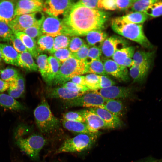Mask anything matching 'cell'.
Listing matches in <instances>:
<instances>
[{
	"label": "cell",
	"mask_w": 162,
	"mask_h": 162,
	"mask_svg": "<svg viewBox=\"0 0 162 162\" xmlns=\"http://www.w3.org/2000/svg\"><path fill=\"white\" fill-rule=\"evenodd\" d=\"M108 18L106 12L75 3L63 15L62 34L84 36L92 31L102 30Z\"/></svg>",
	"instance_id": "obj_1"
},
{
	"label": "cell",
	"mask_w": 162,
	"mask_h": 162,
	"mask_svg": "<svg viewBox=\"0 0 162 162\" xmlns=\"http://www.w3.org/2000/svg\"><path fill=\"white\" fill-rule=\"evenodd\" d=\"M111 25L113 31L118 34L145 48L150 50L154 48V46L144 34L142 24L125 23L117 17L112 20Z\"/></svg>",
	"instance_id": "obj_2"
},
{
	"label": "cell",
	"mask_w": 162,
	"mask_h": 162,
	"mask_svg": "<svg viewBox=\"0 0 162 162\" xmlns=\"http://www.w3.org/2000/svg\"><path fill=\"white\" fill-rule=\"evenodd\" d=\"M88 62L73 57L62 63L53 81L52 85H63L73 77L87 73Z\"/></svg>",
	"instance_id": "obj_3"
},
{
	"label": "cell",
	"mask_w": 162,
	"mask_h": 162,
	"mask_svg": "<svg viewBox=\"0 0 162 162\" xmlns=\"http://www.w3.org/2000/svg\"><path fill=\"white\" fill-rule=\"evenodd\" d=\"M34 115L38 127L43 133H51L59 127V120L53 115L44 98L35 109Z\"/></svg>",
	"instance_id": "obj_4"
},
{
	"label": "cell",
	"mask_w": 162,
	"mask_h": 162,
	"mask_svg": "<svg viewBox=\"0 0 162 162\" xmlns=\"http://www.w3.org/2000/svg\"><path fill=\"white\" fill-rule=\"evenodd\" d=\"M99 133L79 134L65 140L56 150V153L80 152L89 148L94 143Z\"/></svg>",
	"instance_id": "obj_5"
},
{
	"label": "cell",
	"mask_w": 162,
	"mask_h": 162,
	"mask_svg": "<svg viewBox=\"0 0 162 162\" xmlns=\"http://www.w3.org/2000/svg\"><path fill=\"white\" fill-rule=\"evenodd\" d=\"M46 142L45 139L39 134H33L27 138H19L16 141V144L21 151L34 159L38 158Z\"/></svg>",
	"instance_id": "obj_6"
},
{
	"label": "cell",
	"mask_w": 162,
	"mask_h": 162,
	"mask_svg": "<svg viewBox=\"0 0 162 162\" xmlns=\"http://www.w3.org/2000/svg\"><path fill=\"white\" fill-rule=\"evenodd\" d=\"M106 99L97 91L86 92L81 96L72 100H67L65 102L66 107L82 106L90 108H102Z\"/></svg>",
	"instance_id": "obj_7"
},
{
	"label": "cell",
	"mask_w": 162,
	"mask_h": 162,
	"mask_svg": "<svg viewBox=\"0 0 162 162\" xmlns=\"http://www.w3.org/2000/svg\"><path fill=\"white\" fill-rule=\"evenodd\" d=\"M44 18L43 14L38 12L16 16L8 24L14 33L22 32L37 22L43 21Z\"/></svg>",
	"instance_id": "obj_8"
},
{
	"label": "cell",
	"mask_w": 162,
	"mask_h": 162,
	"mask_svg": "<svg viewBox=\"0 0 162 162\" xmlns=\"http://www.w3.org/2000/svg\"><path fill=\"white\" fill-rule=\"evenodd\" d=\"M75 4L72 0H46L44 3L43 10L50 16L57 17L63 15Z\"/></svg>",
	"instance_id": "obj_9"
},
{
	"label": "cell",
	"mask_w": 162,
	"mask_h": 162,
	"mask_svg": "<svg viewBox=\"0 0 162 162\" xmlns=\"http://www.w3.org/2000/svg\"><path fill=\"white\" fill-rule=\"evenodd\" d=\"M128 43L121 37L113 35L108 37L100 46L102 53L106 58H112L118 50L127 46Z\"/></svg>",
	"instance_id": "obj_10"
},
{
	"label": "cell",
	"mask_w": 162,
	"mask_h": 162,
	"mask_svg": "<svg viewBox=\"0 0 162 162\" xmlns=\"http://www.w3.org/2000/svg\"><path fill=\"white\" fill-rule=\"evenodd\" d=\"M85 120L89 131L92 133H99L101 129H111L98 115L90 110L79 111Z\"/></svg>",
	"instance_id": "obj_11"
},
{
	"label": "cell",
	"mask_w": 162,
	"mask_h": 162,
	"mask_svg": "<svg viewBox=\"0 0 162 162\" xmlns=\"http://www.w3.org/2000/svg\"><path fill=\"white\" fill-rule=\"evenodd\" d=\"M44 2L40 0L16 1L15 17L20 15L41 12Z\"/></svg>",
	"instance_id": "obj_12"
},
{
	"label": "cell",
	"mask_w": 162,
	"mask_h": 162,
	"mask_svg": "<svg viewBox=\"0 0 162 162\" xmlns=\"http://www.w3.org/2000/svg\"><path fill=\"white\" fill-rule=\"evenodd\" d=\"M105 71L118 80L127 82L129 79L127 68L117 64L112 59L106 58L103 62Z\"/></svg>",
	"instance_id": "obj_13"
},
{
	"label": "cell",
	"mask_w": 162,
	"mask_h": 162,
	"mask_svg": "<svg viewBox=\"0 0 162 162\" xmlns=\"http://www.w3.org/2000/svg\"><path fill=\"white\" fill-rule=\"evenodd\" d=\"M42 35L55 37L62 34L63 28L62 21L58 18L49 16L45 18L41 26Z\"/></svg>",
	"instance_id": "obj_14"
},
{
	"label": "cell",
	"mask_w": 162,
	"mask_h": 162,
	"mask_svg": "<svg viewBox=\"0 0 162 162\" xmlns=\"http://www.w3.org/2000/svg\"><path fill=\"white\" fill-rule=\"evenodd\" d=\"M98 92L105 99H118L130 98L132 96L133 91L130 87L114 85L100 89Z\"/></svg>",
	"instance_id": "obj_15"
},
{
	"label": "cell",
	"mask_w": 162,
	"mask_h": 162,
	"mask_svg": "<svg viewBox=\"0 0 162 162\" xmlns=\"http://www.w3.org/2000/svg\"><path fill=\"white\" fill-rule=\"evenodd\" d=\"M89 110L98 115L111 129L119 128L122 125L119 117L104 108L94 107Z\"/></svg>",
	"instance_id": "obj_16"
},
{
	"label": "cell",
	"mask_w": 162,
	"mask_h": 162,
	"mask_svg": "<svg viewBox=\"0 0 162 162\" xmlns=\"http://www.w3.org/2000/svg\"><path fill=\"white\" fill-rule=\"evenodd\" d=\"M16 1H0V21L7 24L15 17Z\"/></svg>",
	"instance_id": "obj_17"
},
{
	"label": "cell",
	"mask_w": 162,
	"mask_h": 162,
	"mask_svg": "<svg viewBox=\"0 0 162 162\" xmlns=\"http://www.w3.org/2000/svg\"><path fill=\"white\" fill-rule=\"evenodd\" d=\"M84 93L74 92L62 86L50 88L48 91L47 96L52 98H61L66 100L79 97Z\"/></svg>",
	"instance_id": "obj_18"
},
{
	"label": "cell",
	"mask_w": 162,
	"mask_h": 162,
	"mask_svg": "<svg viewBox=\"0 0 162 162\" xmlns=\"http://www.w3.org/2000/svg\"><path fill=\"white\" fill-rule=\"evenodd\" d=\"M0 52L2 59L5 63L18 66L19 53L13 46L6 44L0 43Z\"/></svg>",
	"instance_id": "obj_19"
},
{
	"label": "cell",
	"mask_w": 162,
	"mask_h": 162,
	"mask_svg": "<svg viewBox=\"0 0 162 162\" xmlns=\"http://www.w3.org/2000/svg\"><path fill=\"white\" fill-rule=\"evenodd\" d=\"M9 83V87L7 90L8 94L15 99L20 98L23 95L25 84L24 78L21 74L16 80Z\"/></svg>",
	"instance_id": "obj_20"
},
{
	"label": "cell",
	"mask_w": 162,
	"mask_h": 162,
	"mask_svg": "<svg viewBox=\"0 0 162 162\" xmlns=\"http://www.w3.org/2000/svg\"><path fill=\"white\" fill-rule=\"evenodd\" d=\"M155 56V52L138 50L135 52L133 57L134 65L151 67Z\"/></svg>",
	"instance_id": "obj_21"
},
{
	"label": "cell",
	"mask_w": 162,
	"mask_h": 162,
	"mask_svg": "<svg viewBox=\"0 0 162 162\" xmlns=\"http://www.w3.org/2000/svg\"><path fill=\"white\" fill-rule=\"evenodd\" d=\"M48 68L45 81L49 86L52 85L53 81L62 65L61 63L53 56L48 58Z\"/></svg>",
	"instance_id": "obj_22"
},
{
	"label": "cell",
	"mask_w": 162,
	"mask_h": 162,
	"mask_svg": "<svg viewBox=\"0 0 162 162\" xmlns=\"http://www.w3.org/2000/svg\"><path fill=\"white\" fill-rule=\"evenodd\" d=\"M17 64L18 67L29 71H36L38 69L32 56L28 51L19 54Z\"/></svg>",
	"instance_id": "obj_23"
},
{
	"label": "cell",
	"mask_w": 162,
	"mask_h": 162,
	"mask_svg": "<svg viewBox=\"0 0 162 162\" xmlns=\"http://www.w3.org/2000/svg\"><path fill=\"white\" fill-rule=\"evenodd\" d=\"M14 33L21 39L28 52L31 54L33 57L36 59L40 52L36 44V40L23 32Z\"/></svg>",
	"instance_id": "obj_24"
},
{
	"label": "cell",
	"mask_w": 162,
	"mask_h": 162,
	"mask_svg": "<svg viewBox=\"0 0 162 162\" xmlns=\"http://www.w3.org/2000/svg\"><path fill=\"white\" fill-rule=\"evenodd\" d=\"M151 68L146 65L132 66L130 69L129 74L134 82L142 83L144 82Z\"/></svg>",
	"instance_id": "obj_25"
},
{
	"label": "cell",
	"mask_w": 162,
	"mask_h": 162,
	"mask_svg": "<svg viewBox=\"0 0 162 162\" xmlns=\"http://www.w3.org/2000/svg\"><path fill=\"white\" fill-rule=\"evenodd\" d=\"M0 106L10 110H21L24 106L8 94H0Z\"/></svg>",
	"instance_id": "obj_26"
},
{
	"label": "cell",
	"mask_w": 162,
	"mask_h": 162,
	"mask_svg": "<svg viewBox=\"0 0 162 162\" xmlns=\"http://www.w3.org/2000/svg\"><path fill=\"white\" fill-rule=\"evenodd\" d=\"M135 51L134 46H127L117 51L112 58L118 64L123 66L125 61L128 58H133Z\"/></svg>",
	"instance_id": "obj_27"
},
{
	"label": "cell",
	"mask_w": 162,
	"mask_h": 162,
	"mask_svg": "<svg viewBox=\"0 0 162 162\" xmlns=\"http://www.w3.org/2000/svg\"><path fill=\"white\" fill-rule=\"evenodd\" d=\"M62 124L64 128L73 132L79 134H95L92 133L89 131L85 123L68 121L63 119Z\"/></svg>",
	"instance_id": "obj_28"
},
{
	"label": "cell",
	"mask_w": 162,
	"mask_h": 162,
	"mask_svg": "<svg viewBox=\"0 0 162 162\" xmlns=\"http://www.w3.org/2000/svg\"><path fill=\"white\" fill-rule=\"evenodd\" d=\"M117 18L125 23L142 24L149 17L145 13L134 12Z\"/></svg>",
	"instance_id": "obj_29"
},
{
	"label": "cell",
	"mask_w": 162,
	"mask_h": 162,
	"mask_svg": "<svg viewBox=\"0 0 162 162\" xmlns=\"http://www.w3.org/2000/svg\"><path fill=\"white\" fill-rule=\"evenodd\" d=\"M86 36L88 45L92 46H97V45L98 44L101 46L104 41L108 38L107 34L101 30L92 31Z\"/></svg>",
	"instance_id": "obj_30"
},
{
	"label": "cell",
	"mask_w": 162,
	"mask_h": 162,
	"mask_svg": "<svg viewBox=\"0 0 162 162\" xmlns=\"http://www.w3.org/2000/svg\"><path fill=\"white\" fill-rule=\"evenodd\" d=\"M101 108L119 117L122 114L124 107L122 102L118 99H106Z\"/></svg>",
	"instance_id": "obj_31"
},
{
	"label": "cell",
	"mask_w": 162,
	"mask_h": 162,
	"mask_svg": "<svg viewBox=\"0 0 162 162\" xmlns=\"http://www.w3.org/2000/svg\"><path fill=\"white\" fill-rule=\"evenodd\" d=\"M54 43V38L48 35H42L37 39L38 46L40 52H47L53 54Z\"/></svg>",
	"instance_id": "obj_32"
},
{
	"label": "cell",
	"mask_w": 162,
	"mask_h": 162,
	"mask_svg": "<svg viewBox=\"0 0 162 162\" xmlns=\"http://www.w3.org/2000/svg\"><path fill=\"white\" fill-rule=\"evenodd\" d=\"M87 73L106 76L103 62L100 59L92 61L88 63Z\"/></svg>",
	"instance_id": "obj_33"
},
{
	"label": "cell",
	"mask_w": 162,
	"mask_h": 162,
	"mask_svg": "<svg viewBox=\"0 0 162 162\" xmlns=\"http://www.w3.org/2000/svg\"><path fill=\"white\" fill-rule=\"evenodd\" d=\"M100 75L89 74L85 76L84 85L89 90L97 91L100 89Z\"/></svg>",
	"instance_id": "obj_34"
},
{
	"label": "cell",
	"mask_w": 162,
	"mask_h": 162,
	"mask_svg": "<svg viewBox=\"0 0 162 162\" xmlns=\"http://www.w3.org/2000/svg\"><path fill=\"white\" fill-rule=\"evenodd\" d=\"M20 74L17 69L12 67H7L0 70L1 79L8 83L16 80Z\"/></svg>",
	"instance_id": "obj_35"
},
{
	"label": "cell",
	"mask_w": 162,
	"mask_h": 162,
	"mask_svg": "<svg viewBox=\"0 0 162 162\" xmlns=\"http://www.w3.org/2000/svg\"><path fill=\"white\" fill-rule=\"evenodd\" d=\"M157 0H136L131 10L132 12L145 13L150 6Z\"/></svg>",
	"instance_id": "obj_36"
},
{
	"label": "cell",
	"mask_w": 162,
	"mask_h": 162,
	"mask_svg": "<svg viewBox=\"0 0 162 162\" xmlns=\"http://www.w3.org/2000/svg\"><path fill=\"white\" fill-rule=\"evenodd\" d=\"M48 58L46 54H41L36 58L38 68L44 81L48 68Z\"/></svg>",
	"instance_id": "obj_37"
},
{
	"label": "cell",
	"mask_w": 162,
	"mask_h": 162,
	"mask_svg": "<svg viewBox=\"0 0 162 162\" xmlns=\"http://www.w3.org/2000/svg\"><path fill=\"white\" fill-rule=\"evenodd\" d=\"M70 39L69 36L63 34L55 37L54 38V52L59 49L68 48Z\"/></svg>",
	"instance_id": "obj_38"
},
{
	"label": "cell",
	"mask_w": 162,
	"mask_h": 162,
	"mask_svg": "<svg viewBox=\"0 0 162 162\" xmlns=\"http://www.w3.org/2000/svg\"><path fill=\"white\" fill-rule=\"evenodd\" d=\"M149 17L155 18L162 16V0H157L145 13Z\"/></svg>",
	"instance_id": "obj_39"
},
{
	"label": "cell",
	"mask_w": 162,
	"mask_h": 162,
	"mask_svg": "<svg viewBox=\"0 0 162 162\" xmlns=\"http://www.w3.org/2000/svg\"><path fill=\"white\" fill-rule=\"evenodd\" d=\"M43 21L37 22L34 25L25 29L22 32L35 40L36 38L38 39L42 35L41 26Z\"/></svg>",
	"instance_id": "obj_40"
},
{
	"label": "cell",
	"mask_w": 162,
	"mask_h": 162,
	"mask_svg": "<svg viewBox=\"0 0 162 162\" xmlns=\"http://www.w3.org/2000/svg\"><path fill=\"white\" fill-rule=\"evenodd\" d=\"M14 34L8 24L0 21V39L10 42L12 35Z\"/></svg>",
	"instance_id": "obj_41"
},
{
	"label": "cell",
	"mask_w": 162,
	"mask_h": 162,
	"mask_svg": "<svg viewBox=\"0 0 162 162\" xmlns=\"http://www.w3.org/2000/svg\"><path fill=\"white\" fill-rule=\"evenodd\" d=\"M67 88L69 90L74 92L85 93L90 90L85 85L77 84L71 82H68L62 86Z\"/></svg>",
	"instance_id": "obj_42"
},
{
	"label": "cell",
	"mask_w": 162,
	"mask_h": 162,
	"mask_svg": "<svg viewBox=\"0 0 162 162\" xmlns=\"http://www.w3.org/2000/svg\"><path fill=\"white\" fill-rule=\"evenodd\" d=\"M53 56L62 63L67 59L72 57V53L68 48H64L55 51Z\"/></svg>",
	"instance_id": "obj_43"
},
{
	"label": "cell",
	"mask_w": 162,
	"mask_h": 162,
	"mask_svg": "<svg viewBox=\"0 0 162 162\" xmlns=\"http://www.w3.org/2000/svg\"><path fill=\"white\" fill-rule=\"evenodd\" d=\"M13 46L18 53L27 52V50L21 39L14 33L12 35L10 41Z\"/></svg>",
	"instance_id": "obj_44"
},
{
	"label": "cell",
	"mask_w": 162,
	"mask_h": 162,
	"mask_svg": "<svg viewBox=\"0 0 162 162\" xmlns=\"http://www.w3.org/2000/svg\"><path fill=\"white\" fill-rule=\"evenodd\" d=\"M85 44L83 40L77 36L73 37L69 42L68 49L72 52H76Z\"/></svg>",
	"instance_id": "obj_45"
},
{
	"label": "cell",
	"mask_w": 162,
	"mask_h": 162,
	"mask_svg": "<svg viewBox=\"0 0 162 162\" xmlns=\"http://www.w3.org/2000/svg\"><path fill=\"white\" fill-rule=\"evenodd\" d=\"M89 48L88 45L84 44L76 52L73 53L72 57L79 60L86 61Z\"/></svg>",
	"instance_id": "obj_46"
},
{
	"label": "cell",
	"mask_w": 162,
	"mask_h": 162,
	"mask_svg": "<svg viewBox=\"0 0 162 162\" xmlns=\"http://www.w3.org/2000/svg\"><path fill=\"white\" fill-rule=\"evenodd\" d=\"M64 119L85 123L84 119L79 111H70L63 115Z\"/></svg>",
	"instance_id": "obj_47"
},
{
	"label": "cell",
	"mask_w": 162,
	"mask_h": 162,
	"mask_svg": "<svg viewBox=\"0 0 162 162\" xmlns=\"http://www.w3.org/2000/svg\"><path fill=\"white\" fill-rule=\"evenodd\" d=\"M102 54L100 47L97 46H91L89 48L86 61L87 62L88 60H90L88 62L100 59Z\"/></svg>",
	"instance_id": "obj_48"
},
{
	"label": "cell",
	"mask_w": 162,
	"mask_h": 162,
	"mask_svg": "<svg viewBox=\"0 0 162 162\" xmlns=\"http://www.w3.org/2000/svg\"><path fill=\"white\" fill-rule=\"evenodd\" d=\"M99 9L114 10L117 9L115 0H99Z\"/></svg>",
	"instance_id": "obj_49"
},
{
	"label": "cell",
	"mask_w": 162,
	"mask_h": 162,
	"mask_svg": "<svg viewBox=\"0 0 162 162\" xmlns=\"http://www.w3.org/2000/svg\"><path fill=\"white\" fill-rule=\"evenodd\" d=\"M117 9L122 10L131 8L136 0H115Z\"/></svg>",
	"instance_id": "obj_50"
},
{
	"label": "cell",
	"mask_w": 162,
	"mask_h": 162,
	"mask_svg": "<svg viewBox=\"0 0 162 162\" xmlns=\"http://www.w3.org/2000/svg\"><path fill=\"white\" fill-rule=\"evenodd\" d=\"M99 0H80L76 3L88 8L99 10Z\"/></svg>",
	"instance_id": "obj_51"
},
{
	"label": "cell",
	"mask_w": 162,
	"mask_h": 162,
	"mask_svg": "<svg viewBox=\"0 0 162 162\" xmlns=\"http://www.w3.org/2000/svg\"><path fill=\"white\" fill-rule=\"evenodd\" d=\"M116 83L106 76L100 75V89L105 88L114 86Z\"/></svg>",
	"instance_id": "obj_52"
},
{
	"label": "cell",
	"mask_w": 162,
	"mask_h": 162,
	"mask_svg": "<svg viewBox=\"0 0 162 162\" xmlns=\"http://www.w3.org/2000/svg\"><path fill=\"white\" fill-rule=\"evenodd\" d=\"M84 78L85 76L82 75L77 76L73 77L70 80L71 82L74 83L85 85Z\"/></svg>",
	"instance_id": "obj_53"
},
{
	"label": "cell",
	"mask_w": 162,
	"mask_h": 162,
	"mask_svg": "<svg viewBox=\"0 0 162 162\" xmlns=\"http://www.w3.org/2000/svg\"><path fill=\"white\" fill-rule=\"evenodd\" d=\"M9 87V84L0 79V94L7 90Z\"/></svg>",
	"instance_id": "obj_54"
},
{
	"label": "cell",
	"mask_w": 162,
	"mask_h": 162,
	"mask_svg": "<svg viewBox=\"0 0 162 162\" xmlns=\"http://www.w3.org/2000/svg\"><path fill=\"white\" fill-rule=\"evenodd\" d=\"M134 64L133 58H128L124 62L123 66L126 67L131 68Z\"/></svg>",
	"instance_id": "obj_55"
},
{
	"label": "cell",
	"mask_w": 162,
	"mask_h": 162,
	"mask_svg": "<svg viewBox=\"0 0 162 162\" xmlns=\"http://www.w3.org/2000/svg\"><path fill=\"white\" fill-rule=\"evenodd\" d=\"M137 162H162L161 160H158L152 157L145 158Z\"/></svg>",
	"instance_id": "obj_56"
},
{
	"label": "cell",
	"mask_w": 162,
	"mask_h": 162,
	"mask_svg": "<svg viewBox=\"0 0 162 162\" xmlns=\"http://www.w3.org/2000/svg\"><path fill=\"white\" fill-rule=\"evenodd\" d=\"M2 57H1V54L0 52V65H1V61H2Z\"/></svg>",
	"instance_id": "obj_57"
},
{
	"label": "cell",
	"mask_w": 162,
	"mask_h": 162,
	"mask_svg": "<svg viewBox=\"0 0 162 162\" xmlns=\"http://www.w3.org/2000/svg\"><path fill=\"white\" fill-rule=\"evenodd\" d=\"M161 160L162 162V159H161Z\"/></svg>",
	"instance_id": "obj_58"
}]
</instances>
